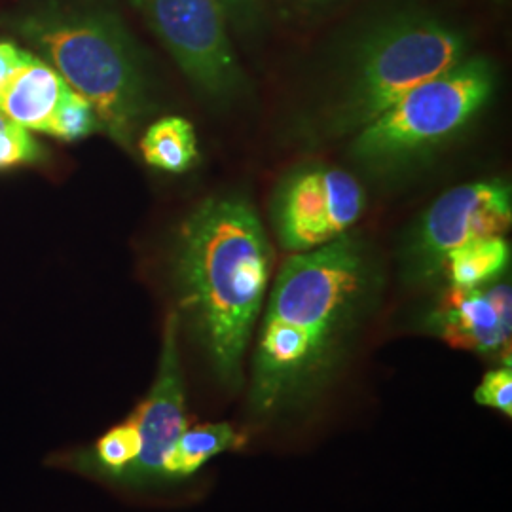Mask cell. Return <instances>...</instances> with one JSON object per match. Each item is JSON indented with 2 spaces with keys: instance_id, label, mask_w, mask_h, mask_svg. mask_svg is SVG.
<instances>
[{
  "instance_id": "cell-16",
  "label": "cell",
  "mask_w": 512,
  "mask_h": 512,
  "mask_svg": "<svg viewBox=\"0 0 512 512\" xmlns=\"http://www.w3.org/2000/svg\"><path fill=\"white\" fill-rule=\"evenodd\" d=\"M44 156L46 152L33 133L0 114V171L40 164Z\"/></svg>"
},
{
  "instance_id": "cell-17",
  "label": "cell",
  "mask_w": 512,
  "mask_h": 512,
  "mask_svg": "<svg viewBox=\"0 0 512 512\" xmlns=\"http://www.w3.org/2000/svg\"><path fill=\"white\" fill-rule=\"evenodd\" d=\"M232 37L245 46L260 42L268 29V0H219Z\"/></svg>"
},
{
  "instance_id": "cell-8",
  "label": "cell",
  "mask_w": 512,
  "mask_h": 512,
  "mask_svg": "<svg viewBox=\"0 0 512 512\" xmlns=\"http://www.w3.org/2000/svg\"><path fill=\"white\" fill-rule=\"evenodd\" d=\"M511 222V184L503 179L446 190L403 236L399 260L406 279L412 283L435 281L448 253L471 239L505 236Z\"/></svg>"
},
{
  "instance_id": "cell-5",
  "label": "cell",
  "mask_w": 512,
  "mask_h": 512,
  "mask_svg": "<svg viewBox=\"0 0 512 512\" xmlns=\"http://www.w3.org/2000/svg\"><path fill=\"white\" fill-rule=\"evenodd\" d=\"M495 90L494 63L469 54L349 137L348 160L366 177L399 181L454 143L490 105Z\"/></svg>"
},
{
  "instance_id": "cell-2",
  "label": "cell",
  "mask_w": 512,
  "mask_h": 512,
  "mask_svg": "<svg viewBox=\"0 0 512 512\" xmlns=\"http://www.w3.org/2000/svg\"><path fill=\"white\" fill-rule=\"evenodd\" d=\"M274 245L243 194L205 198L173 243V289L186 323L220 384H243V361L274 272Z\"/></svg>"
},
{
  "instance_id": "cell-11",
  "label": "cell",
  "mask_w": 512,
  "mask_h": 512,
  "mask_svg": "<svg viewBox=\"0 0 512 512\" xmlns=\"http://www.w3.org/2000/svg\"><path fill=\"white\" fill-rule=\"evenodd\" d=\"M427 327L454 348L486 357L511 353V283L499 279L480 289L448 287Z\"/></svg>"
},
{
  "instance_id": "cell-14",
  "label": "cell",
  "mask_w": 512,
  "mask_h": 512,
  "mask_svg": "<svg viewBox=\"0 0 512 512\" xmlns=\"http://www.w3.org/2000/svg\"><path fill=\"white\" fill-rule=\"evenodd\" d=\"M509 264L511 245L505 236L476 238L448 253L440 277L456 289H480L499 281Z\"/></svg>"
},
{
  "instance_id": "cell-13",
  "label": "cell",
  "mask_w": 512,
  "mask_h": 512,
  "mask_svg": "<svg viewBox=\"0 0 512 512\" xmlns=\"http://www.w3.org/2000/svg\"><path fill=\"white\" fill-rule=\"evenodd\" d=\"M137 147L145 164L169 175H184L200 162V143L190 120L162 116L141 131Z\"/></svg>"
},
{
  "instance_id": "cell-4",
  "label": "cell",
  "mask_w": 512,
  "mask_h": 512,
  "mask_svg": "<svg viewBox=\"0 0 512 512\" xmlns=\"http://www.w3.org/2000/svg\"><path fill=\"white\" fill-rule=\"evenodd\" d=\"M0 27L84 97L101 131L133 152L158 110L147 55L110 0H21Z\"/></svg>"
},
{
  "instance_id": "cell-6",
  "label": "cell",
  "mask_w": 512,
  "mask_h": 512,
  "mask_svg": "<svg viewBox=\"0 0 512 512\" xmlns=\"http://www.w3.org/2000/svg\"><path fill=\"white\" fill-rule=\"evenodd\" d=\"M173 57L188 84L215 109L251 93L219 0H129Z\"/></svg>"
},
{
  "instance_id": "cell-19",
  "label": "cell",
  "mask_w": 512,
  "mask_h": 512,
  "mask_svg": "<svg viewBox=\"0 0 512 512\" xmlns=\"http://www.w3.org/2000/svg\"><path fill=\"white\" fill-rule=\"evenodd\" d=\"M279 12L287 18H311L321 16L330 8L346 0H274Z\"/></svg>"
},
{
  "instance_id": "cell-7",
  "label": "cell",
  "mask_w": 512,
  "mask_h": 512,
  "mask_svg": "<svg viewBox=\"0 0 512 512\" xmlns=\"http://www.w3.org/2000/svg\"><path fill=\"white\" fill-rule=\"evenodd\" d=\"M368 207L363 183L338 165L302 164L275 184L270 220L279 247L308 253L353 232Z\"/></svg>"
},
{
  "instance_id": "cell-9",
  "label": "cell",
  "mask_w": 512,
  "mask_h": 512,
  "mask_svg": "<svg viewBox=\"0 0 512 512\" xmlns=\"http://www.w3.org/2000/svg\"><path fill=\"white\" fill-rule=\"evenodd\" d=\"M0 114L63 143L101 131L92 105L42 57L12 40H0Z\"/></svg>"
},
{
  "instance_id": "cell-1",
  "label": "cell",
  "mask_w": 512,
  "mask_h": 512,
  "mask_svg": "<svg viewBox=\"0 0 512 512\" xmlns=\"http://www.w3.org/2000/svg\"><path fill=\"white\" fill-rule=\"evenodd\" d=\"M384 287L382 262L361 234L291 255L275 277L251 368L258 416L291 412L319 397L348 359Z\"/></svg>"
},
{
  "instance_id": "cell-15",
  "label": "cell",
  "mask_w": 512,
  "mask_h": 512,
  "mask_svg": "<svg viewBox=\"0 0 512 512\" xmlns=\"http://www.w3.org/2000/svg\"><path fill=\"white\" fill-rule=\"evenodd\" d=\"M245 435L230 423H205L194 429H184L165 461V482H179L196 475L209 459L228 450H239Z\"/></svg>"
},
{
  "instance_id": "cell-12",
  "label": "cell",
  "mask_w": 512,
  "mask_h": 512,
  "mask_svg": "<svg viewBox=\"0 0 512 512\" xmlns=\"http://www.w3.org/2000/svg\"><path fill=\"white\" fill-rule=\"evenodd\" d=\"M141 454V439L133 421L126 420L109 429L88 448L59 454L55 461L67 469L97 476L112 484L128 473Z\"/></svg>"
},
{
  "instance_id": "cell-10",
  "label": "cell",
  "mask_w": 512,
  "mask_h": 512,
  "mask_svg": "<svg viewBox=\"0 0 512 512\" xmlns=\"http://www.w3.org/2000/svg\"><path fill=\"white\" fill-rule=\"evenodd\" d=\"M179 332V315L171 310L165 317L156 378L129 416L141 439V454L120 478V486L141 490L165 484V461L188 425Z\"/></svg>"
},
{
  "instance_id": "cell-3",
  "label": "cell",
  "mask_w": 512,
  "mask_h": 512,
  "mask_svg": "<svg viewBox=\"0 0 512 512\" xmlns=\"http://www.w3.org/2000/svg\"><path fill=\"white\" fill-rule=\"evenodd\" d=\"M471 50L473 37L458 19L423 2L374 6L332 48L302 129L315 143L349 139Z\"/></svg>"
},
{
  "instance_id": "cell-18",
  "label": "cell",
  "mask_w": 512,
  "mask_h": 512,
  "mask_svg": "<svg viewBox=\"0 0 512 512\" xmlns=\"http://www.w3.org/2000/svg\"><path fill=\"white\" fill-rule=\"evenodd\" d=\"M475 401L512 418V370L511 366H499L490 370L476 387Z\"/></svg>"
}]
</instances>
